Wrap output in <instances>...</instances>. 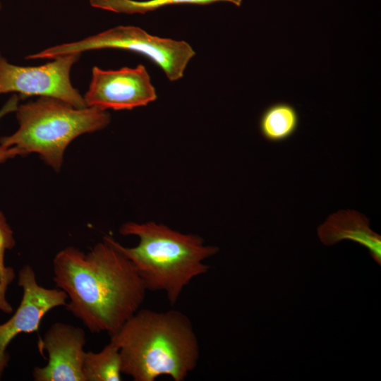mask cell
I'll list each match as a JSON object with an SVG mask.
<instances>
[{"label": "cell", "mask_w": 381, "mask_h": 381, "mask_svg": "<svg viewBox=\"0 0 381 381\" xmlns=\"http://www.w3.org/2000/svg\"><path fill=\"white\" fill-rule=\"evenodd\" d=\"M65 307L92 333L116 332L140 308L147 289L131 261L105 236L89 252L69 246L53 260Z\"/></svg>", "instance_id": "obj_1"}, {"label": "cell", "mask_w": 381, "mask_h": 381, "mask_svg": "<svg viewBox=\"0 0 381 381\" xmlns=\"http://www.w3.org/2000/svg\"><path fill=\"white\" fill-rule=\"evenodd\" d=\"M110 341L119 347L122 374L135 381H154L162 375L183 381L200 357L193 324L176 310L140 308Z\"/></svg>", "instance_id": "obj_2"}, {"label": "cell", "mask_w": 381, "mask_h": 381, "mask_svg": "<svg viewBox=\"0 0 381 381\" xmlns=\"http://www.w3.org/2000/svg\"><path fill=\"white\" fill-rule=\"evenodd\" d=\"M119 233L138 238L135 247L123 246L114 239V243L131 261L147 291L164 292L171 304L193 279L209 271L205 260L219 251L197 234L181 233L152 221L127 222Z\"/></svg>", "instance_id": "obj_3"}, {"label": "cell", "mask_w": 381, "mask_h": 381, "mask_svg": "<svg viewBox=\"0 0 381 381\" xmlns=\"http://www.w3.org/2000/svg\"><path fill=\"white\" fill-rule=\"evenodd\" d=\"M18 129L0 138V145L16 149L18 156L37 154L49 167L59 171L65 152L76 138L104 128L111 117L107 110L76 108L62 100L40 97L18 104Z\"/></svg>", "instance_id": "obj_4"}, {"label": "cell", "mask_w": 381, "mask_h": 381, "mask_svg": "<svg viewBox=\"0 0 381 381\" xmlns=\"http://www.w3.org/2000/svg\"><path fill=\"white\" fill-rule=\"evenodd\" d=\"M102 49H123L143 55L159 66L172 82L183 76L188 62L195 54L185 41L154 36L136 26L119 25L79 41L50 47L25 59H52L61 55Z\"/></svg>", "instance_id": "obj_5"}, {"label": "cell", "mask_w": 381, "mask_h": 381, "mask_svg": "<svg viewBox=\"0 0 381 381\" xmlns=\"http://www.w3.org/2000/svg\"><path fill=\"white\" fill-rule=\"evenodd\" d=\"M81 54L56 56L37 66L11 64L0 52V95L13 92L19 97L56 98L76 108L86 107L83 96L71 83V71Z\"/></svg>", "instance_id": "obj_6"}, {"label": "cell", "mask_w": 381, "mask_h": 381, "mask_svg": "<svg viewBox=\"0 0 381 381\" xmlns=\"http://www.w3.org/2000/svg\"><path fill=\"white\" fill-rule=\"evenodd\" d=\"M157 98L150 76L142 64L119 70L94 66L88 90L83 96L86 107L107 111L131 110L146 106Z\"/></svg>", "instance_id": "obj_7"}, {"label": "cell", "mask_w": 381, "mask_h": 381, "mask_svg": "<svg viewBox=\"0 0 381 381\" xmlns=\"http://www.w3.org/2000/svg\"><path fill=\"white\" fill-rule=\"evenodd\" d=\"M18 279L23 289L20 303L13 316L0 325V380L9 361L6 349L10 342L19 334L37 332L44 315L56 307L65 306L68 299L59 288L40 286L29 265L19 270Z\"/></svg>", "instance_id": "obj_8"}, {"label": "cell", "mask_w": 381, "mask_h": 381, "mask_svg": "<svg viewBox=\"0 0 381 381\" xmlns=\"http://www.w3.org/2000/svg\"><path fill=\"white\" fill-rule=\"evenodd\" d=\"M86 343L85 331L71 325L55 322L39 343L48 353L47 364L32 371L35 381H85L83 361Z\"/></svg>", "instance_id": "obj_9"}, {"label": "cell", "mask_w": 381, "mask_h": 381, "mask_svg": "<svg viewBox=\"0 0 381 381\" xmlns=\"http://www.w3.org/2000/svg\"><path fill=\"white\" fill-rule=\"evenodd\" d=\"M321 242L326 246L351 240L368 248L373 259L381 265V236L370 229L369 219L355 210H340L329 216L318 228Z\"/></svg>", "instance_id": "obj_10"}, {"label": "cell", "mask_w": 381, "mask_h": 381, "mask_svg": "<svg viewBox=\"0 0 381 381\" xmlns=\"http://www.w3.org/2000/svg\"><path fill=\"white\" fill-rule=\"evenodd\" d=\"M299 115L296 109L286 102L267 107L259 120V130L267 141L279 143L291 138L297 131Z\"/></svg>", "instance_id": "obj_11"}, {"label": "cell", "mask_w": 381, "mask_h": 381, "mask_svg": "<svg viewBox=\"0 0 381 381\" xmlns=\"http://www.w3.org/2000/svg\"><path fill=\"white\" fill-rule=\"evenodd\" d=\"M82 370L85 381L121 380L119 347L110 341L99 352L85 351Z\"/></svg>", "instance_id": "obj_12"}, {"label": "cell", "mask_w": 381, "mask_h": 381, "mask_svg": "<svg viewBox=\"0 0 381 381\" xmlns=\"http://www.w3.org/2000/svg\"><path fill=\"white\" fill-rule=\"evenodd\" d=\"M219 1H226L240 6L242 0H90L91 6L119 13H145L159 8L179 4L207 5Z\"/></svg>", "instance_id": "obj_13"}, {"label": "cell", "mask_w": 381, "mask_h": 381, "mask_svg": "<svg viewBox=\"0 0 381 381\" xmlns=\"http://www.w3.org/2000/svg\"><path fill=\"white\" fill-rule=\"evenodd\" d=\"M13 233L6 222L4 214L0 212V278L6 272L8 267L4 264V254L6 250L15 246Z\"/></svg>", "instance_id": "obj_14"}, {"label": "cell", "mask_w": 381, "mask_h": 381, "mask_svg": "<svg viewBox=\"0 0 381 381\" xmlns=\"http://www.w3.org/2000/svg\"><path fill=\"white\" fill-rule=\"evenodd\" d=\"M20 97L17 94H13L8 100L0 109V120L6 115L15 112L19 104ZM18 153L13 147H6L0 145V163L6 162L7 159L13 158Z\"/></svg>", "instance_id": "obj_15"}, {"label": "cell", "mask_w": 381, "mask_h": 381, "mask_svg": "<svg viewBox=\"0 0 381 381\" xmlns=\"http://www.w3.org/2000/svg\"><path fill=\"white\" fill-rule=\"evenodd\" d=\"M15 278V272L12 267H8L6 274L0 278V310L6 313H11L13 308L6 298L8 286Z\"/></svg>", "instance_id": "obj_16"}, {"label": "cell", "mask_w": 381, "mask_h": 381, "mask_svg": "<svg viewBox=\"0 0 381 381\" xmlns=\"http://www.w3.org/2000/svg\"><path fill=\"white\" fill-rule=\"evenodd\" d=\"M1 8H2V4H1V1H0V11H1Z\"/></svg>", "instance_id": "obj_17"}]
</instances>
